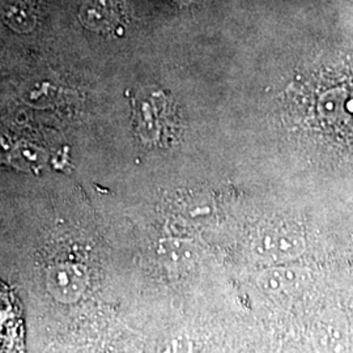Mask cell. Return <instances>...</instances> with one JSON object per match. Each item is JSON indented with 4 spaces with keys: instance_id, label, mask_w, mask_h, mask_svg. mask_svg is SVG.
<instances>
[{
    "instance_id": "6da1fadb",
    "label": "cell",
    "mask_w": 353,
    "mask_h": 353,
    "mask_svg": "<svg viewBox=\"0 0 353 353\" xmlns=\"http://www.w3.org/2000/svg\"><path fill=\"white\" fill-rule=\"evenodd\" d=\"M88 284L87 268L75 263L52 265L46 275V288L51 297L62 303L79 301L88 288Z\"/></svg>"
},
{
    "instance_id": "7a4b0ae2",
    "label": "cell",
    "mask_w": 353,
    "mask_h": 353,
    "mask_svg": "<svg viewBox=\"0 0 353 353\" xmlns=\"http://www.w3.org/2000/svg\"><path fill=\"white\" fill-rule=\"evenodd\" d=\"M256 255L270 262H285L300 256L305 250L303 236L290 228H274L265 232L254 246Z\"/></svg>"
},
{
    "instance_id": "3957f363",
    "label": "cell",
    "mask_w": 353,
    "mask_h": 353,
    "mask_svg": "<svg viewBox=\"0 0 353 353\" xmlns=\"http://www.w3.org/2000/svg\"><path fill=\"white\" fill-rule=\"evenodd\" d=\"M312 272L305 267H275L258 278L259 288L271 296H296L312 283Z\"/></svg>"
},
{
    "instance_id": "277c9868",
    "label": "cell",
    "mask_w": 353,
    "mask_h": 353,
    "mask_svg": "<svg viewBox=\"0 0 353 353\" xmlns=\"http://www.w3.org/2000/svg\"><path fill=\"white\" fill-rule=\"evenodd\" d=\"M314 341L319 353H348V321L339 310H327L319 316L314 327Z\"/></svg>"
},
{
    "instance_id": "5b68a950",
    "label": "cell",
    "mask_w": 353,
    "mask_h": 353,
    "mask_svg": "<svg viewBox=\"0 0 353 353\" xmlns=\"http://www.w3.org/2000/svg\"><path fill=\"white\" fill-rule=\"evenodd\" d=\"M113 14V7L109 4V0H88L85 7L81 11V17L84 23L90 26H102L110 21Z\"/></svg>"
},
{
    "instance_id": "8992f818",
    "label": "cell",
    "mask_w": 353,
    "mask_h": 353,
    "mask_svg": "<svg viewBox=\"0 0 353 353\" xmlns=\"http://www.w3.org/2000/svg\"><path fill=\"white\" fill-rule=\"evenodd\" d=\"M163 259L173 267H182L194 261V254L185 248V243H170L163 248Z\"/></svg>"
},
{
    "instance_id": "52a82bcc",
    "label": "cell",
    "mask_w": 353,
    "mask_h": 353,
    "mask_svg": "<svg viewBox=\"0 0 353 353\" xmlns=\"http://www.w3.org/2000/svg\"><path fill=\"white\" fill-rule=\"evenodd\" d=\"M191 341L183 334H176L161 341L157 353H191Z\"/></svg>"
},
{
    "instance_id": "ba28073f",
    "label": "cell",
    "mask_w": 353,
    "mask_h": 353,
    "mask_svg": "<svg viewBox=\"0 0 353 353\" xmlns=\"http://www.w3.org/2000/svg\"><path fill=\"white\" fill-rule=\"evenodd\" d=\"M114 353H140L135 347H130V345H125L122 348H118L117 351H114Z\"/></svg>"
}]
</instances>
